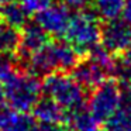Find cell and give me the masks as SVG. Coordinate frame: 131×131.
Segmentation results:
<instances>
[{"mask_svg":"<svg viewBox=\"0 0 131 131\" xmlns=\"http://www.w3.org/2000/svg\"><path fill=\"white\" fill-rule=\"evenodd\" d=\"M79 62V52L68 41L47 42L40 51L27 59L30 73L47 76L54 72L72 71Z\"/></svg>","mask_w":131,"mask_h":131,"instance_id":"1","label":"cell"},{"mask_svg":"<svg viewBox=\"0 0 131 131\" xmlns=\"http://www.w3.org/2000/svg\"><path fill=\"white\" fill-rule=\"evenodd\" d=\"M65 38L79 54H89L100 45L102 24L100 17L93 10L80 9L72 16Z\"/></svg>","mask_w":131,"mask_h":131,"instance_id":"2","label":"cell"},{"mask_svg":"<svg viewBox=\"0 0 131 131\" xmlns=\"http://www.w3.org/2000/svg\"><path fill=\"white\" fill-rule=\"evenodd\" d=\"M42 93L57 102L63 110L73 111L85 106L86 90L66 72H54L44 78Z\"/></svg>","mask_w":131,"mask_h":131,"instance_id":"3","label":"cell"},{"mask_svg":"<svg viewBox=\"0 0 131 131\" xmlns=\"http://www.w3.org/2000/svg\"><path fill=\"white\" fill-rule=\"evenodd\" d=\"M3 86L9 107L24 113H28L34 108L42 93V83H40L38 76L30 72L18 71L14 76L4 82Z\"/></svg>","mask_w":131,"mask_h":131,"instance_id":"4","label":"cell"},{"mask_svg":"<svg viewBox=\"0 0 131 131\" xmlns=\"http://www.w3.org/2000/svg\"><path fill=\"white\" fill-rule=\"evenodd\" d=\"M124 102L123 89L114 80H106L93 89L89 97V110L100 123H106Z\"/></svg>","mask_w":131,"mask_h":131,"instance_id":"5","label":"cell"},{"mask_svg":"<svg viewBox=\"0 0 131 131\" xmlns=\"http://www.w3.org/2000/svg\"><path fill=\"white\" fill-rule=\"evenodd\" d=\"M71 18V9L66 4L52 3L35 14V23L51 37H65Z\"/></svg>","mask_w":131,"mask_h":131,"instance_id":"6","label":"cell"},{"mask_svg":"<svg viewBox=\"0 0 131 131\" xmlns=\"http://www.w3.org/2000/svg\"><path fill=\"white\" fill-rule=\"evenodd\" d=\"M131 44V26L124 18L108 20L102 26L100 45L110 54H121Z\"/></svg>","mask_w":131,"mask_h":131,"instance_id":"7","label":"cell"},{"mask_svg":"<svg viewBox=\"0 0 131 131\" xmlns=\"http://www.w3.org/2000/svg\"><path fill=\"white\" fill-rule=\"evenodd\" d=\"M72 76L85 90H93L107 80L108 73L92 58H88L78 62V65L72 69Z\"/></svg>","mask_w":131,"mask_h":131,"instance_id":"8","label":"cell"},{"mask_svg":"<svg viewBox=\"0 0 131 131\" xmlns=\"http://www.w3.org/2000/svg\"><path fill=\"white\" fill-rule=\"evenodd\" d=\"M48 37L49 35L35 21L32 24L28 23L21 31V41H20V47H18L20 57L28 59L32 54L40 51L48 42Z\"/></svg>","mask_w":131,"mask_h":131,"instance_id":"9","label":"cell"},{"mask_svg":"<svg viewBox=\"0 0 131 131\" xmlns=\"http://www.w3.org/2000/svg\"><path fill=\"white\" fill-rule=\"evenodd\" d=\"M35 127L34 116L12 107L0 108V131H34Z\"/></svg>","mask_w":131,"mask_h":131,"instance_id":"10","label":"cell"},{"mask_svg":"<svg viewBox=\"0 0 131 131\" xmlns=\"http://www.w3.org/2000/svg\"><path fill=\"white\" fill-rule=\"evenodd\" d=\"M32 116L40 124H63L68 118L66 110L47 96L37 102L32 108Z\"/></svg>","mask_w":131,"mask_h":131,"instance_id":"11","label":"cell"},{"mask_svg":"<svg viewBox=\"0 0 131 131\" xmlns=\"http://www.w3.org/2000/svg\"><path fill=\"white\" fill-rule=\"evenodd\" d=\"M0 18H2V21L16 27V28L23 30L28 24L30 13L20 0H10L3 7H0Z\"/></svg>","mask_w":131,"mask_h":131,"instance_id":"12","label":"cell"},{"mask_svg":"<svg viewBox=\"0 0 131 131\" xmlns=\"http://www.w3.org/2000/svg\"><path fill=\"white\" fill-rule=\"evenodd\" d=\"M68 127L71 131H100V121L85 106L69 111Z\"/></svg>","mask_w":131,"mask_h":131,"instance_id":"13","label":"cell"},{"mask_svg":"<svg viewBox=\"0 0 131 131\" xmlns=\"http://www.w3.org/2000/svg\"><path fill=\"white\" fill-rule=\"evenodd\" d=\"M20 41V30L4 21L0 23V55H13L16 51H18Z\"/></svg>","mask_w":131,"mask_h":131,"instance_id":"14","label":"cell"},{"mask_svg":"<svg viewBox=\"0 0 131 131\" xmlns=\"http://www.w3.org/2000/svg\"><path fill=\"white\" fill-rule=\"evenodd\" d=\"M106 131H131V100L125 99L120 108L104 123Z\"/></svg>","mask_w":131,"mask_h":131,"instance_id":"15","label":"cell"},{"mask_svg":"<svg viewBox=\"0 0 131 131\" xmlns=\"http://www.w3.org/2000/svg\"><path fill=\"white\" fill-rule=\"evenodd\" d=\"M124 6L125 0H93V12L106 21L118 18Z\"/></svg>","mask_w":131,"mask_h":131,"instance_id":"16","label":"cell"},{"mask_svg":"<svg viewBox=\"0 0 131 131\" xmlns=\"http://www.w3.org/2000/svg\"><path fill=\"white\" fill-rule=\"evenodd\" d=\"M17 72V62L13 55H0V82H7Z\"/></svg>","mask_w":131,"mask_h":131,"instance_id":"17","label":"cell"},{"mask_svg":"<svg viewBox=\"0 0 131 131\" xmlns=\"http://www.w3.org/2000/svg\"><path fill=\"white\" fill-rule=\"evenodd\" d=\"M20 2L28 10L30 14H37L54 3V0H20Z\"/></svg>","mask_w":131,"mask_h":131,"instance_id":"18","label":"cell"},{"mask_svg":"<svg viewBox=\"0 0 131 131\" xmlns=\"http://www.w3.org/2000/svg\"><path fill=\"white\" fill-rule=\"evenodd\" d=\"M59 2L66 4L69 9H83L86 4H89L93 0H59Z\"/></svg>","mask_w":131,"mask_h":131,"instance_id":"19","label":"cell"},{"mask_svg":"<svg viewBox=\"0 0 131 131\" xmlns=\"http://www.w3.org/2000/svg\"><path fill=\"white\" fill-rule=\"evenodd\" d=\"M123 18L131 26V0H125V6L123 10Z\"/></svg>","mask_w":131,"mask_h":131,"instance_id":"20","label":"cell"},{"mask_svg":"<svg viewBox=\"0 0 131 131\" xmlns=\"http://www.w3.org/2000/svg\"><path fill=\"white\" fill-rule=\"evenodd\" d=\"M121 83H123V86H124L125 93H127L128 97L131 99V72L124 78V79H121Z\"/></svg>","mask_w":131,"mask_h":131,"instance_id":"21","label":"cell"},{"mask_svg":"<svg viewBox=\"0 0 131 131\" xmlns=\"http://www.w3.org/2000/svg\"><path fill=\"white\" fill-rule=\"evenodd\" d=\"M121 61L124 62V65L128 68V71H131V44H130V47L124 51V55H123Z\"/></svg>","mask_w":131,"mask_h":131,"instance_id":"22","label":"cell"},{"mask_svg":"<svg viewBox=\"0 0 131 131\" xmlns=\"http://www.w3.org/2000/svg\"><path fill=\"white\" fill-rule=\"evenodd\" d=\"M4 103H6V93H4V86H3V83L0 82V108L4 107Z\"/></svg>","mask_w":131,"mask_h":131,"instance_id":"23","label":"cell"},{"mask_svg":"<svg viewBox=\"0 0 131 131\" xmlns=\"http://www.w3.org/2000/svg\"><path fill=\"white\" fill-rule=\"evenodd\" d=\"M9 2H10V0H0V7H3L4 4H6V3H9Z\"/></svg>","mask_w":131,"mask_h":131,"instance_id":"24","label":"cell"},{"mask_svg":"<svg viewBox=\"0 0 131 131\" xmlns=\"http://www.w3.org/2000/svg\"><path fill=\"white\" fill-rule=\"evenodd\" d=\"M34 131H40V130H38V127H35V130Z\"/></svg>","mask_w":131,"mask_h":131,"instance_id":"25","label":"cell"}]
</instances>
